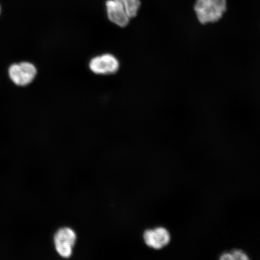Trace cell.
<instances>
[{"label": "cell", "instance_id": "cell-2", "mask_svg": "<svg viewBox=\"0 0 260 260\" xmlns=\"http://www.w3.org/2000/svg\"><path fill=\"white\" fill-rule=\"evenodd\" d=\"M76 233L70 228L65 227L57 231L54 236L55 247L58 254L63 258L72 255L73 248L76 243Z\"/></svg>", "mask_w": 260, "mask_h": 260}, {"label": "cell", "instance_id": "cell-1", "mask_svg": "<svg viewBox=\"0 0 260 260\" xmlns=\"http://www.w3.org/2000/svg\"><path fill=\"white\" fill-rule=\"evenodd\" d=\"M226 8V0H197L194 11L200 22L206 24L219 21Z\"/></svg>", "mask_w": 260, "mask_h": 260}, {"label": "cell", "instance_id": "cell-3", "mask_svg": "<svg viewBox=\"0 0 260 260\" xmlns=\"http://www.w3.org/2000/svg\"><path fill=\"white\" fill-rule=\"evenodd\" d=\"M89 68L96 74H112L119 70V62L113 55L105 54L93 58L90 61Z\"/></svg>", "mask_w": 260, "mask_h": 260}, {"label": "cell", "instance_id": "cell-5", "mask_svg": "<svg viewBox=\"0 0 260 260\" xmlns=\"http://www.w3.org/2000/svg\"><path fill=\"white\" fill-rule=\"evenodd\" d=\"M144 238L145 242L149 247L155 249H160L168 245L171 236L167 229L159 227L154 230L146 231Z\"/></svg>", "mask_w": 260, "mask_h": 260}, {"label": "cell", "instance_id": "cell-4", "mask_svg": "<svg viewBox=\"0 0 260 260\" xmlns=\"http://www.w3.org/2000/svg\"><path fill=\"white\" fill-rule=\"evenodd\" d=\"M37 73L34 65L27 62L13 64L9 70L10 77L19 86H25L30 83Z\"/></svg>", "mask_w": 260, "mask_h": 260}, {"label": "cell", "instance_id": "cell-7", "mask_svg": "<svg viewBox=\"0 0 260 260\" xmlns=\"http://www.w3.org/2000/svg\"><path fill=\"white\" fill-rule=\"evenodd\" d=\"M116 1L121 3L129 18H134L137 15L141 6L140 0H116Z\"/></svg>", "mask_w": 260, "mask_h": 260}, {"label": "cell", "instance_id": "cell-8", "mask_svg": "<svg viewBox=\"0 0 260 260\" xmlns=\"http://www.w3.org/2000/svg\"><path fill=\"white\" fill-rule=\"evenodd\" d=\"M219 260H250L248 256L241 250H234L230 252L223 253Z\"/></svg>", "mask_w": 260, "mask_h": 260}, {"label": "cell", "instance_id": "cell-6", "mask_svg": "<svg viewBox=\"0 0 260 260\" xmlns=\"http://www.w3.org/2000/svg\"><path fill=\"white\" fill-rule=\"evenodd\" d=\"M107 15L110 21L119 27H125L129 18L122 5L116 0H108L106 3Z\"/></svg>", "mask_w": 260, "mask_h": 260}]
</instances>
